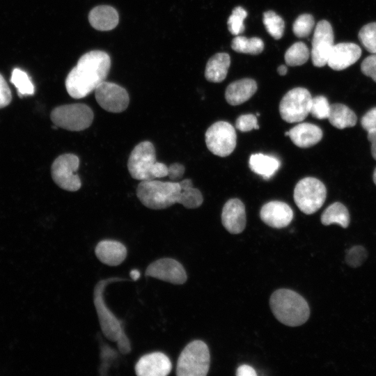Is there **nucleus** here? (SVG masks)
Instances as JSON below:
<instances>
[{"mask_svg":"<svg viewBox=\"0 0 376 376\" xmlns=\"http://www.w3.org/2000/svg\"><path fill=\"white\" fill-rule=\"evenodd\" d=\"M257 83L252 79L245 78L230 84L225 92V97L233 106L241 104L249 100L257 91Z\"/></svg>","mask_w":376,"mask_h":376,"instance_id":"412c9836","label":"nucleus"},{"mask_svg":"<svg viewBox=\"0 0 376 376\" xmlns=\"http://www.w3.org/2000/svg\"><path fill=\"white\" fill-rule=\"evenodd\" d=\"M210 352L202 340H196L187 344L181 352L177 362L178 376H205L210 368Z\"/></svg>","mask_w":376,"mask_h":376,"instance_id":"39448f33","label":"nucleus"},{"mask_svg":"<svg viewBox=\"0 0 376 376\" xmlns=\"http://www.w3.org/2000/svg\"><path fill=\"white\" fill-rule=\"evenodd\" d=\"M205 139L208 150L214 155L223 157L230 155L237 143L235 130L226 121H218L209 127Z\"/></svg>","mask_w":376,"mask_h":376,"instance_id":"9d476101","label":"nucleus"},{"mask_svg":"<svg viewBox=\"0 0 376 376\" xmlns=\"http://www.w3.org/2000/svg\"><path fill=\"white\" fill-rule=\"evenodd\" d=\"M116 343L118 348L122 354H127L131 351L130 343L125 333L120 336Z\"/></svg>","mask_w":376,"mask_h":376,"instance_id":"79ce46f5","label":"nucleus"},{"mask_svg":"<svg viewBox=\"0 0 376 376\" xmlns=\"http://www.w3.org/2000/svg\"><path fill=\"white\" fill-rule=\"evenodd\" d=\"M331 104L328 100L323 95H317L312 97L310 113L319 120L328 118L330 112Z\"/></svg>","mask_w":376,"mask_h":376,"instance_id":"f704fd0d","label":"nucleus"},{"mask_svg":"<svg viewBox=\"0 0 376 376\" xmlns=\"http://www.w3.org/2000/svg\"><path fill=\"white\" fill-rule=\"evenodd\" d=\"M203 202L201 192L194 187L182 189L178 203L185 207L193 209L200 207Z\"/></svg>","mask_w":376,"mask_h":376,"instance_id":"72a5a7b5","label":"nucleus"},{"mask_svg":"<svg viewBox=\"0 0 376 376\" xmlns=\"http://www.w3.org/2000/svg\"><path fill=\"white\" fill-rule=\"evenodd\" d=\"M170 359L164 353L155 352L142 356L135 365L139 376H166L171 370Z\"/></svg>","mask_w":376,"mask_h":376,"instance_id":"2eb2a0df","label":"nucleus"},{"mask_svg":"<svg viewBox=\"0 0 376 376\" xmlns=\"http://www.w3.org/2000/svg\"><path fill=\"white\" fill-rule=\"evenodd\" d=\"M10 82L17 88L19 96L31 95L34 93V85L27 73L19 68L13 69Z\"/></svg>","mask_w":376,"mask_h":376,"instance_id":"c85d7f7f","label":"nucleus"},{"mask_svg":"<svg viewBox=\"0 0 376 376\" xmlns=\"http://www.w3.org/2000/svg\"><path fill=\"white\" fill-rule=\"evenodd\" d=\"M361 124L367 132L376 128V107L372 108L364 114Z\"/></svg>","mask_w":376,"mask_h":376,"instance_id":"ea45409f","label":"nucleus"},{"mask_svg":"<svg viewBox=\"0 0 376 376\" xmlns=\"http://www.w3.org/2000/svg\"><path fill=\"white\" fill-rule=\"evenodd\" d=\"M367 256L366 249L360 246H356L348 250L346 254V263L351 267H357L360 266L366 260Z\"/></svg>","mask_w":376,"mask_h":376,"instance_id":"c9c22d12","label":"nucleus"},{"mask_svg":"<svg viewBox=\"0 0 376 376\" xmlns=\"http://www.w3.org/2000/svg\"><path fill=\"white\" fill-rule=\"evenodd\" d=\"M155 153L153 144L148 141L134 147L127 162L129 173L134 179L150 180L168 175V166L156 160Z\"/></svg>","mask_w":376,"mask_h":376,"instance_id":"7ed1b4c3","label":"nucleus"},{"mask_svg":"<svg viewBox=\"0 0 376 376\" xmlns=\"http://www.w3.org/2000/svg\"><path fill=\"white\" fill-rule=\"evenodd\" d=\"M130 276L134 281H136L139 278L140 272L138 269H133L130 272Z\"/></svg>","mask_w":376,"mask_h":376,"instance_id":"de8ad7c7","label":"nucleus"},{"mask_svg":"<svg viewBox=\"0 0 376 376\" xmlns=\"http://www.w3.org/2000/svg\"><path fill=\"white\" fill-rule=\"evenodd\" d=\"M95 96L102 109L112 113L125 111L130 102L129 95L125 88L115 83L105 81L95 88Z\"/></svg>","mask_w":376,"mask_h":376,"instance_id":"f8f14e48","label":"nucleus"},{"mask_svg":"<svg viewBox=\"0 0 376 376\" xmlns=\"http://www.w3.org/2000/svg\"><path fill=\"white\" fill-rule=\"evenodd\" d=\"M334 36L331 24L321 20L315 27L311 52L313 64L316 67L324 66L334 45Z\"/></svg>","mask_w":376,"mask_h":376,"instance_id":"ddd939ff","label":"nucleus"},{"mask_svg":"<svg viewBox=\"0 0 376 376\" xmlns=\"http://www.w3.org/2000/svg\"><path fill=\"white\" fill-rule=\"evenodd\" d=\"M292 143L299 148H309L322 138V131L317 125L308 123L298 124L288 131Z\"/></svg>","mask_w":376,"mask_h":376,"instance_id":"aec40b11","label":"nucleus"},{"mask_svg":"<svg viewBox=\"0 0 376 376\" xmlns=\"http://www.w3.org/2000/svg\"><path fill=\"white\" fill-rule=\"evenodd\" d=\"M235 126L238 130L244 132L259 128L256 116L251 113L239 116L236 120Z\"/></svg>","mask_w":376,"mask_h":376,"instance_id":"e433bc0d","label":"nucleus"},{"mask_svg":"<svg viewBox=\"0 0 376 376\" xmlns=\"http://www.w3.org/2000/svg\"><path fill=\"white\" fill-rule=\"evenodd\" d=\"M224 227L231 234L242 233L246 226V211L244 203L238 198H231L224 205L221 212Z\"/></svg>","mask_w":376,"mask_h":376,"instance_id":"f3484780","label":"nucleus"},{"mask_svg":"<svg viewBox=\"0 0 376 376\" xmlns=\"http://www.w3.org/2000/svg\"><path fill=\"white\" fill-rule=\"evenodd\" d=\"M123 280L119 278H110L99 281L94 289V305L104 335L110 340L117 342L125 331L120 322L106 306L103 292L106 285L113 281Z\"/></svg>","mask_w":376,"mask_h":376,"instance_id":"1a4fd4ad","label":"nucleus"},{"mask_svg":"<svg viewBox=\"0 0 376 376\" xmlns=\"http://www.w3.org/2000/svg\"><path fill=\"white\" fill-rule=\"evenodd\" d=\"M280 165L281 162L276 157L262 153L251 155L249 160L251 170L266 180L274 175Z\"/></svg>","mask_w":376,"mask_h":376,"instance_id":"b1692460","label":"nucleus"},{"mask_svg":"<svg viewBox=\"0 0 376 376\" xmlns=\"http://www.w3.org/2000/svg\"><path fill=\"white\" fill-rule=\"evenodd\" d=\"M361 70L363 75L376 82V54L367 56L361 63Z\"/></svg>","mask_w":376,"mask_h":376,"instance_id":"4c0bfd02","label":"nucleus"},{"mask_svg":"<svg viewBox=\"0 0 376 376\" xmlns=\"http://www.w3.org/2000/svg\"><path fill=\"white\" fill-rule=\"evenodd\" d=\"M368 139L371 143V153L376 160V128L368 132Z\"/></svg>","mask_w":376,"mask_h":376,"instance_id":"c03bdc74","label":"nucleus"},{"mask_svg":"<svg viewBox=\"0 0 376 376\" xmlns=\"http://www.w3.org/2000/svg\"><path fill=\"white\" fill-rule=\"evenodd\" d=\"M310 92L302 87L290 90L279 104L281 118L287 123L301 122L310 113L312 101Z\"/></svg>","mask_w":376,"mask_h":376,"instance_id":"6e6552de","label":"nucleus"},{"mask_svg":"<svg viewBox=\"0 0 376 376\" xmlns=\"http://www.w3.org/2000/svg\"><path fill=\"white\" fill-rule=\"evenodd\" d=\"M373 181L375 182V184L376 185V168L374 171V173H373Z\"/></svg>","mask_w":376,"mask_h":376,"instance_id":"09e8293b","label":"nucleus"},{"mask_svg":"<svg viewBox=\"0 0 376 376\" xmlns=\"http://www.w3.org/2000/svg\"><path fill=\"white\" fill-rule=\"evenodd\" d=\"M260 217L267 226L274 228H282L291 223L293 211L287 203L273 201L263 205L260 211Z\"/></svg>","mask_w":376,"mask_h":376,"instance_id":"dca6fc26","label":"nucleus"},{"mask_svg":"<svg viewBox=\"0 0 376 376\" xmlns=\"http://www.w3.org/2000/svg\"><path fill=\"white\" fill-rule=\"evenodd\" d=\"M263 24L267 32L274 39H280L284 32L285 23L283 19L272 10L263 13Z\"/></svg>","mask_w":376,"mask_h":376,"instance_id":"c756f323","label":"nucleus"},{"mask_svg":"<svg viewBox=\"0 0 376 376\" xmlns=\"http://www.w3.org/2000/svg\"><path fill=\"white\" fill-rule=\"evenodd\" d=\"M269 305L274 317L289 327L300 326L310 315L307 301L297 292L289 289H279L270 297Z\"/></svg>","mask_w":376,"mask_h":376,"instance_id":"f03ea898","label":"nucleus"},{"mask_svg":"<svg viewBox=\"0 0 376 376\" xmlns=\"http://www.w3.org/2000/svg\"><path fill=\"white\" fill-rule=\"evenodd\" d=\"M361 55L359 45L352 42H340L334 45L327 64L334 70H342L354 64Z\"/></svg>","mask_w":376,"mask_h":376,"instance_id":"a211bd4d","label":"nucleus"},{"mask_svg":"<svg viewBox=\"0 0 376 376\" xmlns=\"http://www.w3.org/2000/svg\"><path fill=\"white\" fill-rule=\"evenodd\" d=\"M12 100V95L8 85L0 74V109L8 106Z\"/></svg>","mask_w":376,"mask_h":376,"instance_id":"58836bf2","label":"nucleus"},{"mask_svg":"<svg viewBox=\"0 0 376 376\" xmlns=\"http://www.w3.org/2000/svg\"><path fill=\"white\" fill-rule=\"evenodd\" d=\"M230 65V57L227 53L221 52L213 55L207 62L205 77L211 82H221L226 77Z\"/></svg>","mask_w":376,"mask_h":376,"instance_id":"5701e85b","label":"nucleus"},{"mask_svg":"<svg viewBox=\"0 0 376 376\" xmlns=\"http://www.w3.org/2000/svg\"><path fill=\"white\" fill-rule=\"evenodd\" d=\"M146 277L155 278L175 285L185 283L187 276L182 265L175 259L163 258L151 263L146 268Z\"/></svg>","mask_w":376,"mask_h":376,"instance_id":"4468645a","label":"nucleus"},{"mask_svg":"<svg viewBox=\"0 0 376 376\" xmlns=\"http://www.w3.org/2000/svg\"><path fill=\"white\" fill-rule=\"evenodd\" d=\"M328 119L331 125L338 129L354 127L357 121L354 112L346 105L340 103L331 105Z\"/></svg>","mask_w":376,"mask_h":376,"instance_id":"393cba45","label":"nucleus"},{"mask_svg":"<svg viewBox=\"0 0 376 376\" xmlns=\"http://www.w3.org/2000/svg\"><path fill=\"white\" fill-rule=\"evenodd\" d=\"M315 26V20L311 14H302L294 22L292 31L298 38H305L310 35Z\"/></svg>","mask_w":376,"mask_h":376,"instance_id":"2f4dec72","label":"nucleus"},{"mask_svg":"<svg viewBox=\"0 0 376 376\" xmlns=\"http://www.w3.org/2000/svg\"><path fill=\"white\" fill-rule=\"evenodd\" d=\"M277 72L280 75H285L288 72V68L285 65H281L277 68Z\"/></svg>","mask_w":376,"mask_h":376,"instance_id":"49530a36","label":"nucleus"},{"mask_svg":"<svg viewBox=\"0 0 376 376\" xmlns=\"http://www.w3.org/2000/svg\"><path fill=\"white\" fill-rule=\"evenodd\" d=\"M127 253V248L123 244L112 240L100 241L95 249L97 259L109 266L120 265L126 258Z\"/></svg>","mask_w":376,"mask_h":376,"instance_id":"6ab92c4d","label":"nucleus"},{"mask_svg":"<svg viewBox=\"0 0 376 376\" xmlns=\"http://www.w3.org/2000/svg\"><path fill=\"white\" fill-rule=\"evenodd\" d=\"M359 39L367 51L376 54V22L364 25L359 32Z\"/></svg>","mask_w":376,"mask_h":376,"instance_id":"7c9ffc66","label":"nucleus"},{"mask_svg":"<svg viewBox=\"0 0 376 376\" xmlns=\"http://www.w3.org/2000/svg\"><path fill=\"white\" fill-rule=\"evenodd\" d=\"M231 47L237 52L257 55L263 51L264 43L257 37L247 38L245 36H238L233 39Z\"/></svg>","mask_w":376,"mask_h":376,"instance_id":"bb28decb","label":"nucleus"},{"mask_svg":"<svg viewBox=\"0 0 376 376\" xmlns=\"http://www.w3.org/2000/svg\"><path fill=\"white\" fill-rule=\"evenodd\" d=\"M309 56L310 52L306 45L302 42H297L287 49L284 58L288 65L298 66L304 64Z\"/></svg>","mask_w":376,"mask_h":376,"instance_id":"cd10ccee","label":"nucleus"},{"mask_svg":"<svg viewBox=\"0 0 376 376\" xmlns=\"http://www.w3.org/2000/svg\"><path fill=\"white\" fill-rule=\"evenodd\" d=\"M79 166V159L77 155L71 153L61 155L52 163V178L63 189L76 191L81 186V180L77 173Z\"/></svg>","mask_w":376,"mask_h":376,"instance_id":"9b49d317","label":"nucleus"},{"mask_svg":"<svg viewBox=\"0 0 376 376\" xmlns=\"http://www.w3.org/2000/svg\"><path fill=\"white\" fill-rule=\"evenodd\" d=\"M185 170V166L182 164L179 163L172 164L168 167V176L171 180L177 182V180L182 178Z\"/></svg>","mask_w":376,"mask_h":376,"instance_id":"a19ab883","label":"nucleus"},{"mask_svg":"<svg viewBox=\"0 0 376 376\" xmlns=\"http://www.w3.org/2000/svg\"><path fill=\"white\" fill-rule=\"evenodd\" d=\"M91 25L99 31H109L118 24L117 10L109 6H98L93 8L88 15Z\"/></svg>","mask_w":376,"mask_h":376,"instance_id":"4be33fe9","label":"nucleus"},{"mask_svg":"<svg viewBox=\"0 0 376 376\" xmlns=\"http://www.w3.org/2000/svg\"><path fill=\"white\" fill-rule=\"evenodd\" d=\"M50 117L56 127L69 131H81L91 125L93 112L85 104L75 103L54 108Z\"/></svg>","mask_w":376,"mask_h":376,"instance_id":"423d86ee","label":"nucleus"},{"mask_svg":"<svg viewBox=\"0 0 376 376\" xmlns=\"http://www.w3.org/2000/svg\"><path fill=\"white\" fill-rule=\"evenodd\" d=\"M181 191L179 182L150 180L141 181L139 184L136 195L146 207L161 210L178 203Z\"/></svg>","mask_w":376,"mask_h":376,"instance_id":"20e7f679","label":"nucleus"},{"mask_svg":"<svg viewBox=\"0 0 376 376\" xmlns=\"http://www.w3.org/2000/svg\"><path fill=\"white\" fill-rule=\"evenodd\" d=\"M256 370L251 366L246 364L239 366L236 371L237 376H256Z\"/></svg>","mask_w":376,"mask_h":376,"instance_id":"37998d69","label":"nucleus"},{"mask_svg":"<svg viewBox=\"0 0 376 376\" xmlns=\"http://www.w3.org/2000/svg\"><path fill=\"white\" fill-rule=\"evenodd\" d=\"M110 66V57L103 51L84 54L65 79L68 93L76 99L87 96L106 79Z\"/></svg>","mask_w":376,"mask_h":376,"instance_id":"f257e3e1","label":"nucleus"},{"mask_svg":"<svg viewBox=\"0 0 376 376\" xmlns=\"http://www.w3.org/2000/svg\"><path fill=\"white\" fill-rule=\"evenodd\" d=\"M327 196L324 185L318 179L306 177L300 180L294 189V201L298 208L306 214L318 211Z\"/></svg>","mask_w":376,"mask_h":376,"instance_id":"0eeeda50","label":"nucleus"},{"mask_svg":"<svg viewBox=\"0 0 376 376\" xmlns=\"http://www.w3.org/2000/svg\"><path fill=\"white\" fill-rule=\"evenodd\" d=\"M179 182L182 189H185L193 187L192 181L190 179H185Z\"/></svg>","mask_w":376,"mask_h":376,"instance_id":"a18cd8bd","label":"nucleus"},{"mask_svg":"<svg viewBox=\"0 0 376 376\" xmlns=\"http://www.w3.org/2000/svg\"><path fill=\"white\" fill-rule=\"evenodd\" d=\"M247 17V12L241 6L235 7L228 19L229 31L234 36H238L244 30V20Z\"/></svg>","mask_w":376,"mask_h":376,"instance_id":"473e14b6","label":"nucleus"},{"mask_svg":"<svg viewBox=\"0 0 376 376\" xmlns=\"http://www.w3.org/2000/svg\"><path fill=\"white\" fill-rule=\"evenodd\" d=\"M321 222L329 226L338 224L343 228H347L350 224V214L347 207L339 202L329 205L322 212Z\"/></svg>","mask_w":376,"mask_h":376,"instance_id":"a878e982","label":"nucleus"}]
</instances>
